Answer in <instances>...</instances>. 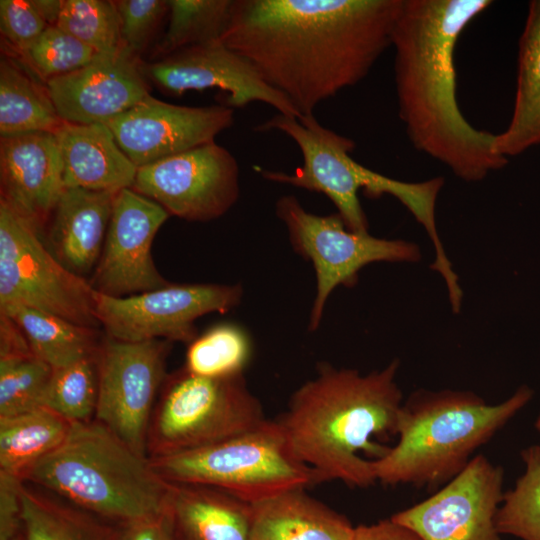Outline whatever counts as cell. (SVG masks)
<instances>
[{
	"instance_id": "42",
	"label": "cell",
	"mask_w": 540,
	"mask_h": 540,
	"mask_svg": "<svg viewBox=\"0 0 540 540\" xmlns=\"http://www.w3.org/2000/svg\"><path fill=\"white\" fill-rule=\"evenodd\" d=\"M47 26H56L62 12L64 0H30Z\"/></svg>"
},
{
	"instance_id": "28",
	"label": "cell",
	"mask_w": 540,
	"mask_h": 540,
	"mask_svg": "<svg viewBox=\"0 0 540 540\" xmlns=\"http://www.w3.org/2000/svg\"><path fill=\"white\" fill-rule=\"evenodd\" d=\"M63 121L46 86L12 58L0 60V135L55 132Z\"/></svg>"
},
{
	"instance_id": "22",
	"label": "cell",
	"mask_w": 540,
	"mask_h": 540,
	"mask_svg": "<svg viewBox=\"0 0 540 540\" xmlns=\"http://www.w3.org/2000/svg\"><path fill=\"white\" fill-rule=\"evenodd\" d=\"M164 513L173 540H250L251 505L211 486L169 482Z\"/></svg>"
},
{
	"instance_id": "25",
	"label": "cell",
	"mask_w": 540,
	"mask_h": 540,
	"mask_svg": "<svg viewBox=\"0 0 540 540\" xmlns=\"http://www.w3.org/2000/svg\"><path fill=\"white\" fill-rule=\"evenodd\" d=\"M0 312L18 325L33 354L52 368L95 357L104 337L100 329L23 305L1 306Z\"/></svg>"
},
{
	"instance_id": "19",
	"label": "cell",
	"mask_w": 540,
	"mask_h": 540,
	"mask_svg": "<svg viewBox=\"0 0 540 540\" xmlns=\"http://www.w3.org/2000/svg\"><path fill=\"white\" fill-rule=\"evenodd\" d=\"M63 165L53 132L0 139V200L39 233L61 197Z\"/></svg>"
},
{
	"instance_id": "2",
	"label": "cell",
	"mask_w": 540,
	"mask_h": 540,
	"mask_svg": "<svg viewBox=\"0 0 540 540\" xmlns=\"http://www.w3.org/2000/svg\"><path fill=\"white\" fill-rule=\"evenodd\" d=\"M491 0H402L391 46L398 115L413 147L474 183L502 169L495 134L470 124L457 99L455 48Z\"/></svg>"
},
{
	"instance_id": "31",
	"label": "cell",
	"mask_w": 540,
	"mask_h": 540,
	"mask_svg": "<svg viewBox=\"0 0 540 540\" xmlns=\"http://www.w3.org/2000/svg\"><path fill=\"white\" fill-rule=\"evenodd\" d=\"M98 388L97 355L52 368L42 407L56 412L71 424L92 421L95 419Z\"/></svg>"
},
{
	"instance_id": "24",
	"label": "cell",
	"mask_w": 540,
	"mask_h": 540,
	"mask_svg": "<svg viewBox=\"0 0 540 540\" xmlns=\"http://www.w3.org/2000/svg\"><path fill=\"white\" fill-rule=\"evenodd\" d=\"M540 144V0L529 3L518 45L516 90L507 127L495 134V151L519 155Z\"/></svg>"
},
{
	"instance_id": "18",
	"label": "cell",
	"mask_w": 540,
	"mask_h": 540,
	"mask_svg": "<svg viewBox=\"0 0 540 540\" xmlns=\"http://www.w3.org/2000/svg\"><path fill=\"white\" fill-rule=\"evenodd\" d=\"M141 66L140 58L124 48L117 54H96L88 64L45 86L63 122L104 124L150 95Z\"/></svg>"
},
{
	"instance_id": "33",
	"label": "cell",
	"mask_w": 540,
	"mask_h": 540,
	"mask_svg": "<svg viewBox=\"0 0 540 540\" xmlns=\"http://www.w3.org/2000/svg\"><path fill=\"white\" fill-rule=\"evenodd\" d=\"M56 26L97 54H117L124 49L114 1L64 0Z\"/></svg>"
},
{
	"instance_id": "21",
	"label": "cell",
	"mask_w": 540,
	"mask_h": 540,
	"mask_svg": "<svg viewBox=\"0 0 540 540\" xmlns=\"http://www.w3.org/2000/svg\"><path fill=\"white\" fill-rule=\"evenodd\" d=\"M54 134L65 188L113 193L132 188L138 167L121 150L106 124L63 122Z\"/></svg>"
},
{
	"instance_id": "20",
	"label": "cell",
	"mask_w": 540,
	"mask_h": 540,
	"mask_svg": "<svg viewBox=\"0 0 540 540\" xmlns=\"http://www.w3.org/2000/svg\"><path fill=\"white\" fill-rule=\"evenodd\" d=\"M117 193L65 188L49 218L47 248L79 277L88 280L98 264Z\"/></svg>"
},
{
	"instance_id": "29",
	"label": "cell",
	"mask_w": 540,
	"mask_h": 540,
	"mask_svg": "<svg viewBox=\"0 0 540 540\" xmlns=\"http://www.w3.org/2000/svg\"><path fill=\"white\" fill-rule=\"evenodd\" d=\"M167 29L153 56L163 58L180 49L220 41L230 22L233 0H169Z\"/></svg>"
},
{
	"instance_id": "38",
	"label": "cell",
	"mask_w": 540,
	"mask_h": 540,
	"mask_svg": "<svg viewBox=\"0 0 540 540\" xmlns=\"http://www.w3.org/2000/svg\"><path fill=\"white\" fill-rule=\"evenodd\" d=\"M24 481L0 471V540H12L22 531Z\"/></svg>"
},
{
	"instance_id": "35",
	"label": "cell",
	"mask_w": 540,
	"mask_h": 540,
	"mask_svg": "<svg viewBox=\"0 0 540 540\" xmlns=\"http://www.w3.org/2000/svg\"><path fill=\"white\" fill-rule=\"evenodd\" d=\"M97 53L57 26H48L20 55L45 81L88 64Z\"/></svg>"
},
{
	"instance_id": "13",
	"label": "cell",
	"mask_w": 540,
	"mask_h": 540,
	"mask_svg": "<svg viewBox=\"0 0 540 540\" xmlns=\"http://www.w3.org/2000/svg\"><path fill=\"white\" fill-rule=\"evenodd\" d=\"M235 157L215 141L139 167L131 189L168 214L208 222L227 213L240 195Z\"/></svg>"
},
{
	"instance_id": "14",
	"label": "cell",
	"mask_w": 540,
	"mask_h": 540,
	"mask_svg": "<svg viewBox=\"0 0 540 540\" xmlns=\"http://www.w3.org/2000/svg\"><path fill=\"white\" fill-rule=\"evenodd\" d=\"M503 483V468L478 454L434 494L391 518L422 540H501L496 515Z\"/></svg>"
},
{
	"instance_id": "23",
	"label": "cell",
	"mask_w": 540,
	"mask_h": 540,
	"mask_svg": "<svg viewBox=\"0 0 540 540\" xmlns=\"http://www.w3.org/2000/svg\"><path fill=\"white\" fill-rule=\"evenodd\" d=\"M251 505L250 540H354L343 515L294 488Z\"/></svg>"
},
{
	"instance_id": "1",
	"label": "cell",
	"mask_w": 540,
	"mask_h": 540,
	"mask_svg": "<svg viewBox=\"0 0 540 540\" xmlns=\"http://www.w3.org/2000/svg\"><path fill=\"white\" fill-rule=\"evenodd\" d=\"M402 0H233L221 41L300 116L361 82L384 51Z\"/></svg>"
},
{
	"instance_id": "7",
	"label": "cell",
	"mask_w": 540,
	"mask_h": 540,
	"mask_svg": "<svg viewBox=\"0 0 540 540\" xmlns=\"http://www.w3.org/2000/svg\"><path fill=\"white\" fill-rule=\"evenodd\" d=\"M150 460L167 482L211 486L248 504L318 483L290 449L277 420L266 419L220 442Z\"/></svg>"
},
{
	"instance_id": "40",
	"label": "cell",
	"mask_w": 540,
	"mask_h": 540,
	"mask_svg": "<svg viewBox=\"0 0 540 540\" xmlns=\"http://www.w3.org/2000/svg\"><path fill=\"white\" fill-rule=\"evenodd\" d=\"M35 356L18 325L0 312V359Z\"/></svg>"
},
{
	"instance_id": "10",
	"label": "cell",
	"mask_w": 540,
	"mask_h": 540,
	"mask_svg": "<svg viewBox=\"0 0 540 540\" xmlns=\"http://www.w3.org/2000/svg\"><path fill=\"white\" fill-rule=\"evenodd\" d=\"M13 304L101 327L89 281L66 269L40 233L0 200V307Z\"/></svg>"
},
{
	"instance_id": "37",
	"label": "cell",
	"mask_w": 540,
	"mask_h": 540,
	"mask_svg": "<svg viewBox=\"0 0 540 540\" xmlns=\"http://www.w3.org/2000/svg\"><path fill=\"white\" fill-rule=\"evenodd\" d=\"M30 0L0 1L2 37L22 55L47 28Z\"/></svg>"
},
{
	"instance_id": "3",
	"label": "cell",
	"mask_w": 540,
	"mask_h": 540,
	"mask_svg": "<svg viewBox=\"0 0 540 540\" xmlns=\"http://www.w3.org/2000/svg\"><path fill=\"white\" fill-rule=\"evenodd\" d=\"M398 359L363 374L328 363L290 397L277 422L294 455L318 483L341 481L367 488L376 481L373 461L388 446L373 439L396 435L403 394L397 383Z\"/></svg>"
},
{
	"instance_id": "8",
	"label": "cell",
	"mask_w": 540,
	"mask_h": 540,
	"mask_svg": "<svg viewBox=\"0 0 540 540\" xmlns=\"http://www.w3.org/2000/svg\"><path fill=\"white\" fill-rule=\"evenodd\" d=\"M266 420L244 374L210 378L184 367L167 375L155 404L146 452L150 459L199 449Z\"/></svg>"
},
{
	"instance_id": "27",
	"label": "cell",
	"mask_w": 540,
	"mask_h": 540,
	"mask_svg": "<svg viewBox=\"0 0 540 540\" xmlns=\"http://www.w3.org/2000/svg\"><path fill=\"white\" fill-rule=\"evenodd\" d=\"M71 426L46 407L0 417V471L23 480L30 467L63 443Z\"/></svg>"
},
{
	"instance_id": "43",
	"label": "cell",
	"mask_w": 540,
	"mask_h": 540,
	"mask_svg": "<svg viewBox=\"0 0 540 540\" xmlns=\"http://www.w3.org/2000/svg\"><path fill=\"white\" fill-rule=\"evenodd\" d=\"M535 429L540 433V411L538 413V416L534 422Z\"/></svg>"
},
{
	"instance_id": "12",
	"label": "cell",
	"mask_w": 540,
	"mask_h": 540,
	"mask_svg": "<svg viewBox=\"0 0 540 540\" xmlns=\"http://www.w3.org/2000/svg\"><path fill=\"white\" fill-rule=\"evenodd\" d=\"M243 297L240 284H174L126 297L95 291V315L103 332L116 340L155 339L189 344L197 336L195 321L227 313Z\"/></svg>"
},
{
	"instance_id": "4",
	"label": "cell",
	"mask_w": 540,
	"mask_h": 540,
	"mask_svg": "<svg viewBox=\"0 0 540 540\" xmlns=\"http://www.w3.org/2000/svg\"><path fill=\"white\" fill-rule=\"evenodd\" d=\"M523 385L497 404L469 390L412 392L401 406L398 442L373 461L376 481L433 490L459 474L486 444L532 399Z\"/></svg>"
},
{
	"instance_id": "11",
	"label": "cell",
	"mask_w": 540,
	"mask_h": 540,
	"mask_svg": "<svg viewBox=\"0 0 540 540\" xmlns=\"http://www.w3.org/2000/svg\"><path fill=\"white\" fill-rule=\"evenodd\" d=\"M172 346L173 342L163 339L125 342L104 333L97 353L95 420L143 456H147L149 424L168 375Z\"/></svg>"
},
{
	"instance_id": "26",
	"label": "cell",
	"mask_w": 540,
	"mask_h": 540,
	"mask_svg": "<svg viewBox=\"0 0 540 540\" xmlns=\"http://www.w3.org/2000/svg\"><path fill=\"white\" fill-rule=\"evenodd\" d=\"M21 533L23 540H119V525L24 483Z\"/></svg>"
},
{
	"instance_id": "17",
	"label": "cell",
	"mask_w": 540,
	"mask_h": 540,
	"mask_svg": "<svg viewBox=\"0 0 540 540\" xmlns=\"http://www.w3.org/2000/svg\"><path fill=\"white\" fill-rule=\"evenodd\" d=\"M233 122L234 109L227 105L183 106L148 95L104 124L139 168L213 142Z\"/></svg>"
},
{
	"instance_id": "16",
	"label": "cell",
	"mask_w": 540,
	"mask_h": 540,
	"mask_svg": "<svg viewBox=\"0 0 540 540\" xmlns=\"http://www.w3.org/2000/svg\"><path fill=\"white\" fill-rule=\"evenodd\" d=\"M141 68L148 82L170 95L218 88L227 94L226 105L233 109L262 102L277 113L301 117L288 99L269 86L245 58L221 40L180 49L142 63Z\"/></svg>"
},
{
	"instance_id": "6",
	"label": "cell",
	"mask_w": 540,
	"mask_h": 540,
	"mask_svg": "<svg viewBox=\"0 0 540 540\" xmlns=\"http://www.w3.org/2000/svg\"><path fill=\"white\" fill-rule=\"evenodd\" d=\"M277 130L298 146L303 162L293 173L256 167L272 182L323 193L337 208L346 227L355 232H369V223L359 200V191L371 198L391 195L404 205L416 221L428 220L434 213L440 192L431 178L406 182L387 177L355 161L351 152L355 143L322 126L313 115L299 118L280 113L255 127V131Z\"/></svg>"
},
{
	"instance_id": "9",
	"label": "cell",
	"mask_w": 540,
	"mask_h": 540,
	"mask_svg": "<svg viewBox=\"0 0 540 540\" xmlns=\"http://www.w3.org/2000/svg\"><path fill=\"white\" fill-rule=\"evenodd\" d=\"M275 214L285 225L294 251L314 267L316 293L308 322L311 332L319 328L330 294L338 286H355L366 265L416 263L421 259L416 243L352 231L338 213L313 214L294 195L281 196L276 201Z\"/></svg>"
},
{
	"instance_id": "15",
	"label": "cell",
	"mask_w": 540,
	"mask_h": 540,
	"mask_svg": "<svg viewBox=\"0 0 540 540\" xmlns=\"http://www.w3.org/2000/svg\"><path fill=\"white\" fill-rule=\"evenodd\" d=\"M168 212L153 200L126 188L116 194L92 288L112 297L156 290L168 282L154 264L151 247Z\"/></svg>"
},
{
	"instance_id": "30",
	"label": "cell",
	"mask_w": 540,
	"mask_h": 540,
	"mask_svg": "<svg viewBox=\"0 0 540 540\" xmlns=\"http://www.w3.org/2000/svg\"><path fill=\"white\" fill-rule=\"evenodd\" d=\"M252 354L248 333L239 325H215L188 344L185 365L189 372L210 378L244 374Z\"/></svg>"
},
{
	"instance_id": "41",
	"label": "cell",
	"mask_w": 540,
	"mask_h": 540,
	"mask_svg": "<svg viewBox=\"0 0 540 540\" xmlns=\"http://www.w3.org/2000/svg\"><path fill=\"white\" fill-rule=\"evenodd\" d=\"M354 540H422L409 527L396 522L391 517L371 525H359L355 529Z\"/></svg>"
},
{
	"instance_id": "39",
	"label": "cell",
	"mask_w": 540,
	"mask_h": 540,
	"mask_svg": "<svg viewBox=\"0 0 540 540\" xmlns=\"http://www.w3.org/2000/svg\"><path fill=\"white\" fill-rule=\"evenodd\" d=\"M119 540H173L164 513L119 525Z\"/></svg>"
},
{
	"instance_id": "32",
	"label": "cell",
	"mask_w": 540,
	"mask_h": 540,
	"mask_svg": "<svg viewBox=\"0 0 540 540\" xmlns=\"http://www.w3.org/2000/svg\"><path fill=\"white\" fill-rule=\"evenodd\" d=\"M524 472L512 489L504 492L496 515L501 535L521 540H540V445L521 451Z\"/></svg>"
},
{
	"instance_id": "44",
	"label": "cell",
	"mask_w": 540,
	"mask_h": 540,
	"mask_svg": "<svg viewBox=\"0 0 540 540\" xmlns=\"http://www.w3.org/2000/svg\"><path fill=\"white\" fill-rule=\"evenodd\" d=\"M12 540H23V536H22V533L19 534L17 537H15L14 539Z\"/></svg>"
},
{
	"instance_id": "34",
	"label": "cell",
	"mask_w": 540,
	"mask_h": 540,
	"mask_svg": "<svg viewBox=\"0 0 540 540\" xmlns=\"http://www.w3.org/2000/svg\"><path fill=\"white\" fill-rule=\"evenodd\" d=\"M51 373L36 356L0 359V417L42 407Z\"/></svg>"
},
{
	"instance_id": "36",
	"label": "cell",
	"mask_w": 540,
	"mask_h": 540,
	"mask_svg": "<svg viewBox=\"0 0 540 540\" xmlns=\"http://www.w3.org/2000/svg\"><path fill=\"white\" fill-rule=\"evenodd\" d=\"M114 3L120 18L124 48L140 58L169 12L168 1L117 0Z\"/></svg>"
},
{
	"instance_id": "5",
	"label": "cell",
	"mask_w": 540,
	"mask_h": 540,
	"mask_svg": "<svg viewBox=\"0 0 540 540\" xmlns=\"http://www.w3.org/2000/svg\"><path fill=\"white\" fill-rule=\"evenodd\" d=\"M23 480L117 525L162 513L169 488L147 456L95 419L72 424L63 443Z\"/></svg>"
}]
</instances>
